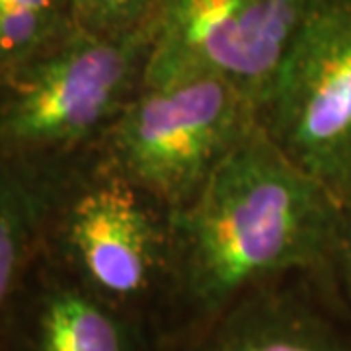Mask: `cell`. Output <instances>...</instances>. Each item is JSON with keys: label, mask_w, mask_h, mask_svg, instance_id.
Listing matches in <instances>:
<instances>
[{"label": "cell", "mask_w": 351, "mask_h": 351, "mask_svg": "<svg viewBox=\"0 0 351 351\" xmlns=\"http://www.w3.org/2000/svg\"><path fill=\"white\" fill-rule=\"evenodd\" d=\"M332 262H338L343 283L351 297V195L341 203L338 242H336V252H334Z\"/></svg>", "instance_id": "7c38bea8"}, {"label": "cell", "mask_w": 351, "mask_h": 351, "mask_svg": "<svg viewBox=\"0 0 351 351\" xmlns=\"http://www.w3.org/2000/svg\"><path fill=\"white\" fill-rule=\"evenodd\" d=\"M64 164L0 156V311L22 287L36 246L49 232L73 178Z\"/></svg>", "instance_id": "9c48e42d"}, {"label": "cell", "mask_w": 351, "mask_h": 351, "mask_svg": "<svg viewBox=\"0 0 351 351\" xmlns=\"http://www.w3.org/2000/svg\"><path fill=\"white\" fill-rule=\"evenodd\" d=\"M12 341L14 351H149L143 320L96 297L63 267L27 287Z\"/></svg>", "instance_id": "52a82bcc"}, {"label": "cell", "mask_w": 351, "mask_h": 351, "mask_svg": "<svg viewBox=\"0 0 351 351\" xmlns=\"http://www.w3.org/2000/svg\"><path fill=\"white\" fill-rule=\"evenodd\" d=\"M256 125L254 104L219 76L143 82L94 149V160L172 211Z\"/></svg>", "instance_id": "3957f363"}, {"label": "cell", "mask_w": 351, "mask_h": 351, "mask_svg": "<svg viewBox=\"0 0 351 351\" xmlns=\"http://www.w3.org/2000/svg\"><path fill=\"white\" fill-rule=\"evenodd\" d=\"M69 2V0H64ZM39 8V10H63V0H0V14Z\"/></svg>", "instance_id": "4fadbf2b"}, {"label": "cell", "mask_w": 351, "mask_h": 351, "mask_svg": "<svg viewBox=\"0 0 351 351\" xmlns=\"http://www.w3.org/2000/svg\"><path fill=\"white\" fill-rule=\"evenodd\" d=\"M73 25L64 22L63 10L25 8L0 14V76L49 49Z\"/></svg>", "instance_id": "30bf717a"}, {"label": "cell", "mask_w": 351, "mask_h": 351, "mask_svg": "<svg viewBox=\"0 0 351 351\" xmlns=\"http://www.w3.org/2000/svg\"><path fill=\"white\" fill-rule=\"evenodd\" d=\"M154 27L106 36L73 25L0 76V156L69 160L96 149L143 84Z\"/></svg>", "instance_id": "7a4b0ae2"}, {"label": "cell", "mask_w": 351, "mask_h": 351, "mask_svg": "<svg viewBox=\"0 0 351 351\" xmlns=\"http://www.w3.org/2000/svg\"><path fill=\"white\" fill-rule=\"evenodd\" d=\"M51 230L64 271L115 308L145 322L170 299V209L96 160L73 174Z\"/></svg>", "instance_id": "277c9868"}, {"label": "cell", "mask_w": 351, "mask_h": 351, "mask_svg": "<svg viewBox=\"0 0 351 351\" xmlns=\"http://www.w3.org/2000/svg\"><path fill=\"white\" fill-rule=\"evenodd\" d=\"M258 123L339 201L351 195V0H320L262 106Z\"/></svg>", "instance_id": "5b68a950"}, {"label": "cell", "mask_w": 351, "mask_h": 351, "mask_svg": "<svg viewBox=\"0 0 351 351\" xmlns=\"http://www.w3.org/2000/svg\"><path fill=\"white\" fill-rule=\"evenodd\" d=\"M276 283L254 289L201 326L188 351H351V339L328 316Z\"/></svg>", "instance_id": "ba28073f"}, {"label": "cell", "mask_w": 351, "mask_h": 351, "mask_svg": "<svg viewBox=\"0 0 351 351\" xmlns=\"http://www.w3.org/2000/svg\"><path fill=\"white\" fill-rule=\"evenodd\" d=\"M339 203L260 123L170 211V301L201 326L254 289L334 260Z\"/></svg>", "instance_id": "6da1fadb"}, {"label": "cell", "mask_w": 351, "mask_h": 351, "mask_svg": "<svg viewBox=\"0 0 351 351\" xmlns=\"http://www.w3.org/2000/svg\"><path fill=\"white\" fill-rule=\"evenodd\" d=\"M320 0H164L143 82L219 76L256 113Z\"/></svg>", "instance_id": "8992f818"}, {"label": "cell", "mask_w": 351, "mask_h": 351, "mask_svg": "<svg viewBox=\"0 0 351 351\" xmlns=\"http://www.w3.org/2000/svg\"><path fill=\"white\" fill-rule=\"evenodd\" d=\"M164 0H69L73 24L106 36H121L156 24Z\"/></svg>", "instance_id": "8fae6325"}]
</instances>
